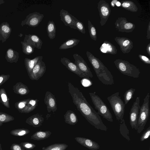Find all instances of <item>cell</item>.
Masks as SVG:
<instances>
[{"mask_svg":"<svg viewBox=\"0 0 150 150\" xmlns=\"http://www.w3.org/2000/svg\"><path fill=\"white\" fill-rule=\"evenodd\" d=\"M122 8L133 12H137L138 8L137 5L133 1H121Z\"/></svg>","mask_w":150,"mask_h":150,"instance_id":"28","label":"cell"},{"mask_svg":"<svg viewBox=\"0 0 150 150\" xmlns=\"http://www.w3.org/2000/svg\"><path fill=\"white\" fill-rule=\"evenodd\" d=\"M86 54L98 79L105 85L113 84L112 75L101 60L89 51H86Z\"/></svg>","mask_w":150,"mask_h":150,"instance_id":"2","label":"cell"},{"mask_svg":"<svg viewBox=\"0 0 150 150\" xmlns=\"http://www.w3.org/2000/svg\"><path fill=\"white\" fill-rule=\"evenodd\" d=\"M30 132L28 129L24 128L13 130L10 132L11 135L16 136H22L26 135Z\"/></svg>","mask_w":150,"mask_h":150,"instance_id":"34","label":"cell"},{"mask_svg":"<svg viewBox=\"0 0 150 150\" xmlns=\"http://www.w3.org/2000/svg\"><path fill=\"white\" fill-rule=\"evenodd\" d=\"M114 63L118 70L123 74L135 78L139 77L140 73L139 69L128 61L117 59Z\"/></svg>","mask_w":150,"mask_h":150,"instance_id":"5","label":"cell"},{"mask_svg":"<svg viewBox=\"0 0 150 150\" xmlns=\"http://www.w3.org/2000/svg\"><path fill=\"white\" fill-rule=\"evenodd\" d=\"M3 78L2 77H0V83H1L2 81Z\"/></svg>","mask_w":150,"mask_h":150,"instance_id":"48","label":"cell"},{"mask_svg":"<svg viewBox=\"0 0 150 150\" xmlns=\"http://www.w3.org/2000/svg\"><path fill=\"white\" fill-rule=\"evenodd\" d=\"M68 145L65 144H55L46 147H43L42 150H65Z\"/></svg>","mask_w":150,"mask_h":150,"instance_id":"30","label":"cell"},{"mask_svg":"<svg viewBox=\"0 0 150 150\" xmlns=\"http://www.w3.org/2000/svg\"><path fill=\"white\" fill-rule=\"evenodd\" d=\"M73 57L75 60L74 63L86 79L92 78L93 76L90 69L83 58L77 54H73Z\"/></svg>","mask_w":150,"mask_h":150,"instance_id":"10","label":"cell"},{"mask_svg":"<svg viewBox=\"0 0 150 150\" xmlns=\"http://www.w3.org/2000/svg\"><path fill=\"white\" fill-rule=\"evenodd\" d=\"M76 141L82 146L91 150H97L100 148L98 143L90 139L83 137H76Z\"/></svg>","mask_w":150,"mask_h":150,"instance_id":"18","label":"cell"},{"mask_svg":"<svg viewBox=\"0 0 150 150\" xmlns=\"http://www.w3.org/2000/svg\"><path fill=\"white\" fill-rule=\"evenodd\" d=\"M146 38L147 40L150 39V21H149L147 28Z\"/></svg>","mask_w":150,"mask_h":150,"instance_id":"40","label":"cell"},{"mask_svg":"<svg viewBox=\"0 0 150 150\" xmlns=\"http://www.w3.org/2000/svg\"><path fill=\"white\" fill-rule=\"evenodd\" d=\"M80 40L72 38L67 40L59 47L60 50H66L73 47L77 45L80 42Z\"/></svg>","mask_w":150,"mask_h":150,"instance_id":"23","label":"cell"},{"mask_svg":"<svg viewBox=\"0 0 150 150\" xmlns=\"http://www.w3.org/2000/svg\"><path fill=\"white\" fill-rule=\"evenodd\" d=\"M120 122V133L124 138L126 139L128 142L129 141L130 139L129 135V130L126 125L124 119H123Z\"/></svg>","mask_w":150,"mask_h":150,"instance_id":"29","label":"cell"},{"mask_svg":"<svg viewBox=\"0 0 150 150\" xmlns=\"http://www.w3.org/2000/svg\"><path fill=\"white\" fill-rule=\"evenodd\" d=\"M60 61L61 63L70 71L76 74L81 78L86 79L76 65L69 59L65 57H63L61 58Z\"/></svg>","mask_w":150,"mask_h":150,"instance_id":"15","label":"cell"},{"mask_svg":"<svg viewBox=\"0 0 150 150\" xmlns=\"http://www.w3.org/2000/svg\"><path fill=\"white\" fill-rule=\"evenodd\" d=\"M12 29L7 22H4L0 25V40L5 42L9 37Z\"/></svg>","mask_w":150,"mask_h":150,"instance_id":"19","label":"cell"},{"mask_svg":"<svg viewBox=\"0 0 150 150\" xmlns=\"http://www.w3.org/2000/svg\"><path fill=\"white\" fill-rule=\"evenodd\" d=\"M19 53L11 48L7 50L6 54V58L8 62H16L19 58Z\"/></svg>","mask_w":150,"mask_h":150,"instance_id":"27","label":"cell"},{"mask_svg":"<svg viewBox=\"0 0 150 150\" xmlns=\"http://www.w3.org/2000/svg\"><path fill=\"white\" fill-rule=\"evenodd\" d=\"M146 51L148 55L150 56V43H149L147 45L146 48Z\"/></svg>","mask_w":150,"mask_h":150,"instance_id":"43","label":"cell"},{"mask_svg":"<svg viewBox=\"0 0 150 150\" xmlns=\"http://www.w3.org/2000/svg\"><path fill=\"white\" fill-rule=\"evenodd\" d=\"M6 118V116L2 114L0 115V122H4L5 121Z\"/></svg>","mask_w":150,"mask_h":150,"instance_id":"42","label":"cell"},{"mask_svg":"<svg viewBox=\"0 0 150 150\" xmlns=\"http://www.w3.org/2000/svg\"><path fill=\"white\" fill-rule=\"evenodd\" d=\"M140 97H137L132 105L129 113V123L133 129L137 130L140 105Z\"/></svg>","mask_w":150,"mask_h":150,"instance_id":"7","label":"cell"},{"mask_svg":"<svg viewBox=\"0 0 150 150\" xmlns=\"http://www.w3.org/2000/svg\"><path fill=\"white\" fill-rule=\"evenodd\" d=\"M25 104L23 102H21L19 104V107L20 108H23L25 107Z\"/></svg>","mask_w":150,"mask_h":150,"instance_id":"45","label":"cell"},{"mask_svg":"<svg viewBox=\"0 0 150 150\" xmlns=\"http://www.w3.org/2000/svg\"><path fill=\"white\" fill-rule=\"evenodd\" d=\"M42 59V56H38L33 59L25 58V64L30 74L33 69L38 62L40 59Z\"/></svg>","mask_w":150,"mask_h":150,"instance_id":"24","label":"cell"},{"mask_svg":"<svg viewBox=\"0 0 150 150\" xmlns=\"http://www.w3.org/2000/svg\"><path fill=\"white\" fill-rule=\"evenodd\" d=\"M100 51L103 53L112 54H115L117 53V50L116 47L108 41L105 40L100 46Z\"/></svg>","mask_w":150,"mask_h":150,"instance_id":"20","label":"cell"},{"mask_svg":"<svg viewBox=\"0 0 150 150\" xmlns=\"http://www.w3.org/2000/svg\"><path fill=\"white\" fill-rule=\"evenodd\" d=\"M44 118L38 113L35 114L28 118L26 122L35 127L41 126L44 121Z\"/></svg>","mask_w":150,"mask_h":150,"instance_id":"21","label":"cell"},{"mask_svg":"<svg viewBox=\"0 0 150 150\" xmlns=\"http://www.w3.org/2000/svg\"><path fill=\"white\" fill-rule=\"evenodd\" d=\"M52 132L50 131H38L34 133L31 137V139L39 141L46 139L51 135Z\"/></svg>","mask_w":150,"mask_h":150,"instance_id":"26","label":"cell"},{"mask_svg":"<svg viewBox=\"0 0 150 150\" xmlns=\"http://www.w3.org/2000/svg\"><path fill=\"white\" fill-rule=\"evenodd\" d=\"M11 150H25L19 144H13L10 147Z\"/></svg>","mask_w":150,"mask_h":150,"instance_id":"39","label":"cell"},{"mask_svg":"<svg viewBox=\"0 0 150 150\" xmlns=\"http://www.w3.org/2000/svg\"><path fill=\"white\" fill-rule=\"evenodd\" d=\"M22 45L23 52L26 55H30L33 53L34 50V48L28 43L23 41H21Z\"/></svg>","mask_w":150,"mask_h":150,"instance_id":"31","label":"cell"},{"mask_svg":"<svg viewBox=\"0 0 150 150\" xmlns=\"http://www.w3.org/2000/svg\"><path fill=\"white\" fill-rule=\"evenodd\" d=\"M119 92H116L107 97L116 119L120 122L124 119L125 105L119 96Z\"/></svg>","mask_w":150,"mask_h":150,"instance_id":"3","label":"cell"},{"mask_svg":"<svg viewBox=\"0 0 150 150\" xmlns=\"http://www.w3.org/2000/svg\"><path fill=\"white\" fill-rule=\"evenodd\" d=\"M135 91V88H131L125 92L124 95V104L125 105H127L133 98Z\"/></svg>","mask_w":150,"mask_h":150,"instance_id":"33","label":"cell"},{"mask_svg":"<svg viewBox=\"0 0 150 150\" xmlns=\"http://www.w3.org/2000/svg\"><path fill=\"white\" fill-rule=\"evenodd\" d=\"M5 3V1L4 0H0V5L3 4Z\"/></svg>","mask_w":150,"mask_h":150,"instance_id":"47","label":"cell"},{"mask_svg":"<svg viewBox=\"0 0 150 150\" xmlns=\"http://www.w3.org/2000/svg\"><path fill=\"white\" fill-rule=\"evenodd\" d=\"M64 117L65 122L71 125H75L78 122L76 115L71 110H67L64 115Z\"/></svg>","mask_w":150,"mask_h":150,"instance_id":"22","label":"cell"},{"mask_svg":"<svg viewBox=\"0 0 150 150\" xmlns=\"http://www.w3.org/2000/svg\"><path fill=\"white\" fill-rule=\"evenodd\" d=\"M23 42H27L33 48L38 49L41 48L43 42L40 38L37 35L34 34L25 35Z\"/></svg>","mask_w":150,"mask_h":150,"instance_id":"17","label":"cell"},{"mask_svg":"<svg viewBox=\"0 0 150 150\" xmlns=\"http://www.w3.org/2000/svg\"><path fill=\"white\" fill-rule=\"evenodd\" d=\"M0 150H2V149L1 147V144L0 142Z\"/></svg>","mask_w":150,"mask_h":150,"instance_id":"49","label":"cell"},{"mask_svg":"<svg viewBox=\"0 0 150 150\" xmlns=\"http://www.w3.org/2000/svg\"><path fill=\"white\" fill-rule=\"evenodd\" d=\"M115 25L117 30L122 33H131L136 27L134 24L128 21L125 18L123 17L118 18L115 23Z\"/></svg>","mask_w":150,"mask_h":150,"instance_id":"11","label":"cell"},{"mask_svg":"<svg viewBox=\"0 0 150 150\" xmlns=\"http://www.w3.org/2000/svg\"><path fill=\"white\" fill-rule=\"evenodd\" d=\"M69 93L78 110L92 125L98 129L106 131L107 128L100 117L87 101L82 93L71 83H68Z\"/></svg>","mask_w":150,"mask_h":150,"instance_id":"1","label":"cell"},{"mask_svg":"<svg viewBox=\"0 0 150 150\" xmlns=\"http://www.w3.org/2000/svg\"><path fill=\"white\" fill-rule=\"evenodd\" d=\"M92 102L98 114L108 121L112 122V116L106 104L95 93H89Z\"/></svg>","mask_w":150,"mask_h":150,"instance_id":"4","label":"cell"},{"mask_svg":"<svg viewBox=\"0 0 150 150\" xmlns=\"http://www.w3.org/2000/svg\"><path fill=\"white\" fill-rule=\"evenodd\" d=\"M18 92L20 94L24 95L27 93V90L25 88H21L19 90Z\"/></svg>","mask_w":150,"mask_h":150,"instance_id":"41","label":"cell"},{"mask_svg":"<svg viewBox=\"0 0 150 150\" xmlns=\"http://www.w3.org/2000/svg\"><path fill=\"white\" fill-rule=\"evenodd\" d=\"M97 8L100 17V24L103 26L106 24L110 14L111 8L109 4L104 0L99 1Z\"/></svg>","mask_w":150,"mask_h":150,"instance_id":"8","label":"cell"},{"mask_svg":"<svg viewBox=\"0 0 150 150\" xmlns=\"http://www.w3.org/2000/svg\"><path fill=\"white\" fill-rule=\"evenodd\" d=\"M44 16V14L39 12H35L30 13L22 21L21 25L22 26L26 25L30 27H36L41 22Z\"/></svg>","mask_w":150,"mask_h":150,"instance_id":"9","label":"cell"},{"mask_svg":"<svg viewBox=\"0 0 150 150\" xmlns=\"http://www.w3.org/2000/svg\"><path fill=\"white\" fill-rule=\"evenodd\" d=\"M44 102L47 106L48 112L52 111L54 113L57 109L56 100L54 96L51 92L47 91L45 94Z\"/></svg>","mask_w":150,"mask_h":150,"instance_id":"14","label":"cell"},{"mask_svg":"<svg viewBox=\"0 0 150 150\" xmlns=\"http://www.w3.org/2000/svg\"><path fill=\"white\" fill-rule=\"evenodd\" d=\"M42 59L38 62L31 73V78L33 80H38L43 76L46 71V65Z\"/></svg>","mask_w":150,"mask_h":150,"instance_id":"13","label":"cell"},{"mask_svg":"<svg viewBox=\"0 0 150 150\" xmlns=\"http://www.w3.org/2000/svg\"><path fill=\"white\" fill-rule=\"evenodd\" d=\"M88 28L90 38L93 40L96 41L97 38L96 30L94 26L89 20H88Z\"/></svg>","mask_w":150,"mask_h":150,"instance_id":"32","label":"cell"},{"mask_svg":"<svg viewBox=\"0 0 150 150\" xmlns=\"http://www.w3.org/2000/svg\"><path fill=\"white\" fill-rule=\"evenodd\" d=\"M56 28L54 23L52 20H50L48 22L46 30L48 37L50 40H53L56 36Z\"/></svg>","mask_w":150,"mask_h":150,"instance_id":"25","label":"cell"},{"mask_svg":"<svg viewBox=\"0 0 150 150\" xmlns=\"http://www.w3.org/2000/svg\"><path fill=\"white\" fill-rule=\"evenodd\" d=\"M60 20L63 22L64 25L70 27L71 28L76 29L75 26L74 21L73 20L72 15L68 11L62 9L60 11Z\"/></svg>","mask_w":150,"mask_h":150,"instance_id":"16","label":"cell"},{"mask_svg":"<svg viewBox=\"0 0 150 150\" xmlns=\"http://www.w3.org/2000/svg\"><path fill=\"white\" fill-rule=\"evenodd\" d=\"M138 57L144 63L147 64H150V60L146 56L139 54L138 55Z\"/></svg>","mask_w":150,"mask_h":150,"instance_id":"38","label":"cell"},{"mask_svg":"<svg viewBox=\"0 0 150 150\" xmlns=\"http://www.w3.org/2000/svg\"><path fill=\"white\" fill-rule=\"evenodd\" d=\"M1 97L2 100L3 102H5L7 101V96L4 93L2 94L1 95Z\"/></svg>","mask_w":150,"mask_h":150,"instance_id":"44","label":"cell"},{"mask_svg":"<svg viewBox=\"0 0 150 150\" xmlns=\"http://www.w3.org/2000/svg\"><path fill=\"white\" fill-rule=\"evenodd\" d=\"M149 93H148L144 98L143 103L139 109L137 130V133L138 134H140L144 130L149 117Z\"/></svg>","mask_w":150,"mask_h":150,"instance_id":"6","label":"cell"},{"mask_svg":"<svg viewBox=\"0 0 150 150\" xmlns=\"http://www.w3.org/2000/svg\"><path fill=\"white\" fill-rule=\"evenodd\" d=\"M72 17L74 21V25L76 29L83 34L85 33V29L83 23L81 21L78 20L72 15Z\"/></svg>","mask_w":150,"mask_h":150,"instance_id":"35","label":"cell"},{"mask_svg":"<svg viewBox=\"0 0 150 150\" xmlns=\"http://www.w3.org/2000/svg\"><path fill=\"white\" fill-rule=\"evenodd\" d=\"M114 40L119 46L121 51L124 54L129 52L133 47V42L128 38L116 37Z\"/></svg>","mask_w":150,"mask_h":150,"instance_id":"12","label":"cell"},{"mask_svg":"<svg viewBox=\"0 0 150 150\" xmlns=\"http://www.w3.org/2000/svg\"><path fill=\"white\" fill-rule=\"evenodd\" d=\"M116 5L117 6H121V3L118 1L116 2Z\"/></svg>","mask_w":150,"mask_h":150,"instance_id":"46","label":"cell"},{"mask_svg":"<svg viewBox=\"0 0 150 150\" xmlns=\"http://www.w3.org/2000/svg\"><path fill=\"white\" fill-rule=\"evenodd\" d=\"M150 135V126L145 130L143 134L140 137V140L141 142L147 139Z\"/></svg>","mask_w":150,"mask_h":150,"instance_id":"37","label":"cell"},{"mask_svg":"<svg viewBox=\"0 0 150 150\" xmlns=\"http://www.w3.org/2000/svg\"><path fill=\"white\" fill-rule=\"evenodd\" d=\"M19 144L23 148L27 150H31L36 146L35 144L28 142H21Z\"/></svg>","mask_w":150,"mask_h":150,"instance_id":"36","label":"cell"}]
</instances>
